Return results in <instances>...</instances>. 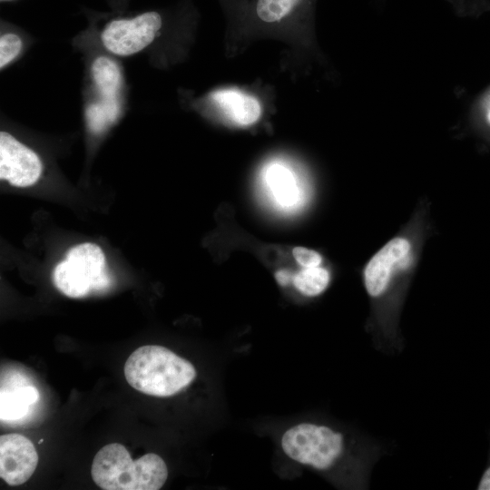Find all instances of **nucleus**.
Segmentation results:
<instances>
[{"instance_id":"19","label":"nucleus","mask_w":490,"mask_h":490,"mask_svg":"<svg viewBox=\"0 0 490 490\" xmlns=\"http://www.w3.org/2000/svg\"><path fill=\"white\" fill-rule=\"evenodd\" d=\"M292 278L293 276L288 270H279L276 273V279L280 285H287Z\"/></svg>"},{"instance_id":"5","label":"nucleus","mask_w":490,"mask_h":490,"mask_svg":"<svg viewBox=\"0 0 490 490\" xmlns=\"http://www.w3.org/2000/svg\"><path fill=\"white\" fill-rule=\"evenodd\" d=\"M164 19L163 14L157 10L111 19L101 32V42L109 53L115 55L136 54L154 41L163 27Z\"/></svg>"},{"instance_id":"18","label":"nucleus","mask_w":490,"mask_h":490,"mask_svg":"<svg viewBox=\"0 0 490 490\" xmlns=\"http://www.w3.org/2000/svg\"><path fill=\"white\" fill-rule=\"evenodd\" d=\"M477 489L490 490V463L487 465L480 477Z\"/></svg>"},{"instance_id":"9","label":"nucleus","mask_w":490,"mask_h":490,"mask_svg":"<svg viewBox=\"0 0 490 490\" xmlns=\"http://www.w3.org/2000/svg\"><path fill=\"white\" fill-rule=\"evenodd\" d=\"M262 181L268 196L284 211L302 204L304 191L295 173L281 162H271L262 172Z\"/></svg>"},{"instance_id":"10","label":"nucleus","mask_w":490,"mask_h":490,"mask_svg":"<svg viewBox=\"0 0 490 490\" xmlns=\"http://www.w3.org/2000/svg\"><path fill=\"white\" fill-rule=\"evenodd\" d=\"M211 99L228 120L240 126L254 123L261 114L259 101L239 90H218L211 94Z\"/></svg>"},{"instance_id":"21","label":"nucleus","mask_w":490,"mask_h":490,"mask_svg":"<svg viewBox=\"0 0 490 490\" xmlns=\"http://www.w3.org/2000/svg\"><path fill=\"white\" fill-rule=\"evenodd\" d=\"M487 119H488V122H490V110H489L488 114H487Z\"/></svg>"},{"instance_id":"17","label":"nucleus","mask_w":490,"mask_h":490,"mask_svg":"<svg viewBox=\"0 0 490 490\" xmlns=\"http://www.w3.org/2000/svg\"><path fill=\"white\" fill-rule=\"evenodd\" d=\"M293 256L298 263L304 268L319 266L322 260L319 253L303 247L294 248Z\"/></svg>"},{"instance_id":"23","label":"nucleus","mask_w":490,"mask_h":490,"mask_svg":"<svg viewBox=\"0 0 490 490\" xmlns=\"http://www.w3.org/2000/svg\"><path fill=\"white\" fill-rule=\"evenodd\" d=\"M456 2H458V3H459V2H461V0H456Z\"/></svg>"},{"instance_id":"15","label":"nucleus","mask_w":490,"mask_h":490,"mask_svg":"<svg viewBox=\"0 0 490 490\" xmlns=\"http://www.w3.org/2000/svg\"><path fill=\"white\" fill-rule=\"evenodd\" d=\"M329 280V272L319 266L304 268L292 278L296 289L309 297L318 296L325 291Z\"/></svg>"},{"instance_id":"3","label":"nucleus","mask_w":490,"mask_h":490,"mask_svg":"<svg viewBox=\"0 0 490 490\" xmlns=\"http://www.w3.org/2000/svg\"><path fill=\"white\" fill-rule=\"evenodd\" d=\"M281 446L289 457L319 472L341 466L349 453L347 435L332 426L309 422L288 429Z\"/></svg>"},{"instance_id":"12","label":"nucleus","mask_w":490,"mask_h":490,"mask_svg":"<svg viewBox=\"0 0 490 490\" xmlns=\"http://www.w3.org/2000/svg\"><path fill=\"white\" fill-rule=\"evenodd\" d=\"M91 74L101 99H118L122 83L121 69L112 58L100 55L92 63Z\"/></svg>"},{"instance_id":"2","label":"nucleus","mask_w":490,"mask_h":490,"mask_svg":"<svg viewBox=\"0 0 490 490\" xmlns=\"http://www.w3.org/2000/svg\"><path fill=\"white\" fill-rule=\"evenodd\" d=\"M91 475L104 490H158L167 479L168 468L156 454L148 453L132 460L124 446L111 443L96 453Z\"/></svg>"},{"instance_id":"14","label":"nucleus","mask_w":490,"mask_h":490,"mask_svg":"<svg viewBox=\"0 0 490 490\" xmlns=\"http://www.w3.org/2000/svg\"><path fill=\"white\" fill-rule=\"evenodd\" d=\"M120 114L119 99H101L90 103L85 110V119L90 131L94 134L104 132Z\"/></svg>"},{"instance_id":"11","label":"nucleus","mask_w":490,"mask_h":490,"mask_svg":"<svg viewBox=\"0 0 490 490\" xmlns=\"http://www.w3.org/2000/svg\"><path fill=\"white\" fill-rule=\"evenodd\" d=\"M40 397L39 391L31 385L1 387L0 416L2 421L24 417Z\"/></svg>"},{"instance_id":"16","label":"nucleus","mask_w":490,"mask_h":490,"mask_svg":"<svg viewBox=\"0 0 490 490\" xmlns=\"http://www.w3.org/2000/svg\"><path fill=\"white\" fill-rule=\"evenodd\" d=\"M23 48L20 35L15 32H5L0 37V68L3 70L17 58Z\"/></svg>"},{"instance_id":"20","label":"nucleus","mask_w":490,"mask_h":490,"mask_svg":"<svg viewBox=\"0 0 490 490\" xmlns=\"http://www.w3.org/2000/svg\"><path fill=\"white\" fill-rule=\"evenodd\" d=\"M2 3H7V2H13V1H15V0H0Z\"/></svg>"},{"instance_id":"1","label":"nucleus","mask_w":490,"mask_h":490,"mask_svg":"<svg viewBox=\"0 0 490 490\" xmlns=\"http://www.w3.org/2000/svg\"><path fill=\"white\" fill-rule=\"evenodd\" d=\"M124 376L134 389L167 397L188 387L196 377L193 365L162 346L138 348L127 358Z\"/></svg>"},{"instance_id":"4","label":"nucleus","mask_w":490,"mask_h":490,"mask_svg":"<svg viewBox=\"0 0 490 490\" xmlns=\"http://www.w3.org/2000/svg\"><path fill=\"white\" fill-rule=\"evenodd\" d=\"M53 279L63 294L75 299L106 289L111 285L104 253L91 242L71 248L65 260L55 266Z\"/></svg>"},{"instance_id":"13","label":"nucleus","mask_w":490,"mask_h":490,"mask_svg":"<svg viewBox=\"0 0 490 490\" xmlns=\"http://www.w3.org/2000/svg\"><path fill=\"white\" fill-rule=\"evenodd\" d=\"M312 0H256L253 12L256 18L264 24H279L300 9L310 5Z\"/></svg>"},{"instance_id":"7","label":"nucleus","mask_w":490,"mask_h":490,"mask_svg":"<svg viewBox=\"0 0 490 490\" xmlns=\"http://www.w3.org/2000/svg\"><path fill=\"white\" fill-rule=\"evenodd\" d=\"M38 464L36 449L19 434L0 436V477L9 485H20L34 474Z\"/></svg>"},{"instance_id":"8","label":"nucleus","mask_w":490,"mask_h":490,"mask_svg":"<svg viewBox=\"0 0 490 490\" xmlns=\"http://www.w3.org/2000/svg\"><path fill=\"white\" fill-rule=\"evenodd\" d=\"M411 250L407 239L396 237L386 243L368 261L364 270V284L368 296L381 299L389 289L392 273Z\"/></svg>"},{"instance_id":"6","label":"nucleus","mask_w":490,"mask_h":490,"mask_svg":"<svg viewBox=\"0 0 490 490\" xmlns=\"http://www.w3.org/2000/svg\"><path fill=\"white\" fill-rule=\"evenodd\" d=\"M39 156L5 131L0 132V178L16 187H28L41 177Z\"/></svg>"},{"instance_id":"22","label":"nucleus","mask_w":490,"mask_h":490,"mask_svg":"<svg viewBox=\"0 0 490 490\" xmlns=\"http://www.w3.org/2000/svg\"><path fill=\"white\" fill-rule=\"evenodd\" d=\"M113 2H115V4H119L118 2H121L122 0H113Z\"/></svg>"}]
</instances>
